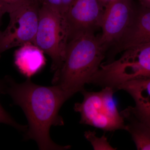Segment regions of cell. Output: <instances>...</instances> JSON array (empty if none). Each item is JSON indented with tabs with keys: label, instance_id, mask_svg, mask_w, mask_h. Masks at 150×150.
<instances>
[{
	"label": "cell",
	"instance_id": "6da1fadb",
	"mask_svg": "<svg viewBox=\"0 0 150 150\" xmlns=\"http://www.w3.org/2000/svg\"><path fill=\"white\" fill-rule=\"evenodd\" d=\"M6 80L7 91L15 104L22 109L27 118L28 126L25 139L34 140L40 150L70 149V146L56 144L50 135L51 126L64 124L59 112L70 98L66 93L58 85L44 86L32 82L30 79L21 83L10 78Z\"/></svg>",
	"mask_w": 150,
	"mask_h": 150
},
{
	"label": "cell",
	"instance_id": "7a4b0ae2",
	"mask_svg": "<svg viewBox=\"0 0 150 150\" xmlns=\"http://www.w3.org/2000/svg\"><path fill=\"white\" fill-rule=\"evenodd\" d=\"M106 48L92 30L79 31L69 38L62 66L54 72L52 83L71 98L81 92L99 69Z\"/></svg>",
	"mask_w": 150,
	"mask_h": 150
},
{
	"label": "cell",
	"instance_id": "3957f363",
	"mask_svg": "<svg viewBox=\"0 0 150 150\" xmlns=\"http://www.w3.org/2000/svg\"><path fill=\"white\" fill-rule=\"evenodd\" d=\"M123 51L119 59L101 64L89 84L109 87L116 92L118 86L128 81L150 78V43Z\"/></svg>",
	"mask_w": 150,
	"mask_h": 150
},
{
	"label": "cell",
	"instance_id": "277c9868",
	"mask_svg": "<svg viewBox=\"0 0 150 150\" xmlns=\"http://www.w3.org/2000/svg\"><path fill=\"white\" fill-rule=\"evenodd\" d=\"M115 91L109 87L103 88L98 92L81 91L83 99L75 103L74 110L81 115L80 123L89 125L105 131L125 130L123 117L114 100Z\"/></svg>",
	"mask_w": 150,
	"mask_h": 150
},
{
	"label": "cell",
	"instance_id": "5b68a950",
	"mask_svg": "<svg viewBox=\"0 0 150 150\" xmlns=\"http://www.w3.org/2000/svg\"><path fill=\"white\" fill-rule=\"evenodd\" d=\"M69 36L64 16L51 7L41 4L33 43L51 57V69L54 72L64 61Z\"/></svg>",
	"mask_w": 150,
	"mask_h": 150
},
{
	"label": "cell",
	"instance_id": "8992f818",
	"mask_svg": "<svg viewBox=\"0 0 150 150\" xmlns=\"http://www.w3.org/2000/svg\"><path fill=\"white\" fill-rule=\"evenodd\" d=\"M40 6L38 0H28L9 13L8 25L0 33V56L11 48L33 43L37 31Z\"/></svg>",
	"mask_w": 150,
	"mask_h": 150
},
{
	"label": "cell",
	"instance_id": "52a82bcc",
	"mask_svg": "<svg viewBox=\"0 0 150 150\" xmlns=\"http://www.w3.org/2000/svg\"><path fill=\"white\" fill-rule=\"evenodd\" d=\"M134 15L131 0L108 1L103 15L100 25V42L106 48L118 43L129 28Z\"/></svg>",
	"mask_w": 150,
	"mask_h": 150
},
{
	"label": "cell",
	"instance_id": "ba28073f",
	"mask_svg": "<svg viewBox=\"0 0 150 150\" xmlns=\"http://www.w3.org/2000/svg\"><path fill=\"white\" fill-rule=\"evenodd\" d=\"M102 0H74L64 15L69 38L79 31L100 25L104 10Z\"/></svg>",
	"mask_w": 150,
	"mask_h": 150
},
{
	"label": "cell",
	"instance_id": "9c48e42d",
	"mask_svg": "<svg viewBox=\"0 0 150 150\" xmlns=\"http://www.w3.org/2000/svg\"><path fill=\"white\" fill-rule=\"evenodd\" d=\"M118 90L131 95L135 103V106H131L134 114L150 126V78L128 81L118 86Z\"/></svg>",
	"mask_w": 150,
	"mask_h": 150
},
{
	"label": "cell",
	"instance_id": "30bf717a",
	"mask_svg": "<svg viewBox=\"0 0 150 150\" xmlns=\"http://www.w3.org/2000/svg\"><path fill=\"white\" fill-rule=\"evenodd\" d=\"M119 50L150 43V9L145 8L136 16L118 42Z\"/></svg>",
	"mask_w": 150,
	"mask_h": 150
},
{
	"label": "cell",
	"instance_id": "8fae6325",
	"mask_svg": "<svg viewBox=\"0 0 150 150\" xmlns=\"http://www.w3.org/2000/svg\"><path fill=\"white\" fill-rule=\"evenodd\" d=\"M14 57L17 69L27 79L40 71L46 65L44 52L31 43L20 46L15 52Z\"/></svg>",
	"mask_w": 150,
	"mask_h": 150
},
{
	"label": "cell",
	"instance_id": "7c38bea8",
	"mask_svg": "<svg viewBox=\"0 0 150 150\" xmlns=\"http://www.w3.org/2000/svg\"><path fill=\"white\" fill-rule=\"evenodd\" d=\"M120 114L124 120L125 130L131 134L137 149L150 150V125L140 120L131 106L122 110Z\"/></svg>",
	"mask_w": 150,
	"mask_h": 150
},
{
	"label": "cell",
	"instance_id": "4fadbf2b",
	"mask_svg": "<svg viewBox=\"0 0 150 150\" xmlns=\"http://www.w3.org/2000/svg\"><path fill=\"white\" fill-rule=\"evenodd\" d=\"M96 133L94 131H88L84 133V137L88 142H90L94 150H116V148L111 146L108 142L107 139L105 134L99 138L96 136Z\"/></svg>",
	"mask_w": 150,
	"mask_h": 150
},
{
	"label": "cell",
	"instance_id": "5bb4252c",
	"mask_svg": "<svg viewBox=\"0 0 150 150\" xmlns=\"http://www.w3.org/2000/svg\"><path fill=\"white\" fill-rule=\"evenodd\" d=\"M4 82L0 81V94L4 91L5 85ZM0 123H5L12 126L16 129L20 131H26L28 126L20 125L16 122L13 118L9 115L0 104Z\"/></svg>",
	"mask_w": 150,
	"mask_h": 150
},
{
	"label": "cell",
	"instance_id": "9a60e30c",
	"mask_svg": "<svg viewBox=\"0 0 150 150\" xmlns=\"http://www.w3.org/2000/svg\"><path fill=\"white\" fill-rule=\"evenodd\" d=\"M41 5H46L64 16L74 0H38Z\"/></svg>",
	"mask_w": 150,
	"mask_h": 150
},
{
	"label": "cell",
	"instance_id": "2e32d148",
	"mask_svg": "<svg viewBox=\"0 0 150 150\" xmlns=\"http://www.w3.org/2000/svg\"><path fill=\"white\" fill-rule=\"evenodd\" d=\"M28 0H0V8L5 13H10Z\"/></svg>",
	"mask_w": 150,
	"mask_h": 150
},
{
	"label": "cell",
	"instance_id": "e0dca14e",
	"mask_svg": "<svg viewBox=\"0 0 150 150\" xmlns=\"http://www.w3.org/2000/svg\"><path fill=\"white\" fill-rule=\"evenodd\" d=\"M145 8L150 9V0H140Z\"/></svg>",
	"mask_w": 150,
	"mask_h": 150
},
{
	"label": "cell",
	"instance_id": "ac0fdd59",
	"mask_svg": "<svg viewBox=\"0 0 150 150\" xmlns=\"http://www.w3.org/2000/svg\"><path fill=\"white\" fill-rule=\"evenodd\" d=\"M5 14V13L1 9V8H0V25H1V21L2 17V16L3 15ZM1 31L0 30V33H1Z\"/></svg>",
	"mask_w": 150,
	"mask_h": 150
},
{
	"label": "cell",
	"instance_id": "d6986e66",
	"mask_svg": "<svg viewBox=\"0 0 150 150\" xmlns=\"http://www.w3.org/2000/svg\"><path fill=\"white\" fill-rule=\"evenodd\" d=\"M102 1H107V2H108V1H110V0H102Z\"/></svg>",
	"mask_w": 150,
	"mask_h": 150
}]
</instances>
